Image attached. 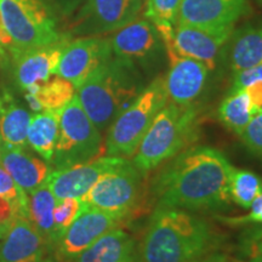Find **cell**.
Masks as SVG:
<instances>
[{
  "mask_svg": "<svg viewBox=\"0 0 262 262\" xmlns=\"http://www.w3.org/2000/svg\"><path fill=\"white\" fill-rule=\"evenodd\" d=\"M157 178L158 206L209 210L231 203L229 181L234 168L220 150L192 147L180 152Z\"/></svg>",
  "mask_w": 262,
  "mask_h": 262,
  "instance_id": "6da1fadb",
  "label": "cell"
},
{
  "mask_svg": "<svg viewBox=\"0 0 262 262\" xmlns=\"http://www.w3.org/2000/svg\"><path fill=\"white\" fill-rule=\"evenodd\" d=\"M211 241L203 219L183 209L158 206L141 243L140 262H194L208 254Z\"/></svg>",
  "mask_w": 262,
  "mask_h": 262,
  "instance_id": "7a4b0ae2",
  "label": "cell"
},
{
  "mask_svg": "<svg viewBox=\"0 0 262 262\" xmlns=\"http://www.w3.org/2000/svg\"><path fill=\"white\" fill-rule=\"evenodd\" d=\"M77 90L85 113L101 133L112 125L143 89L136 66L112 56Z\"/></svg>",
  "mask_w": 262,
  "mask_h": 262,
  "instance_id": "3957f363",
  "label": "cell"
},
{
  "mask_svg": "<svg viewBox=\"0 0 262 262\" xmlns=\"http://www.w3.org/2000/svg\"><path fill=\"white\" fill-rule=\"evenodd\" d=\"M198 131L195 108L169 101L141 141L134 155V165L142 173L158 168L194 143Z\"/></svg>",
  "mask_w": 262,
  "mask_h": 262,
  "instance_id": "277c9868",
  "label": "cell"
},
{
  "mask_svg": "<svg viewBox=\"0 0 262 262\" xmlns=\"http://www.w3.org/2000/svg\"><path fill=\"white\" fill-rule=\"evenodd\" d=\"M168 102L165 81L158 78L141 91L136 100L108 127L104 145L107 156L130 158L135 155L155 118Z\"/></svg>",
  "mask_w": 262,
  "mask_h": 262,
  "instance_id": "5b68a950",
  "label": "cell"
},
{
  "mask_svg": "<svg viewBox=\"0 0 262 262\" xmlns=\"http://www.w3.org/2000/svg\"><path fill=\"white\" fill-rule=\"evenodd\" d=\"M102 152V136L85 113L77 94L60 111L58 139L51 162L57 169L96 159Z\"/></svg>",
  "mask_w": 262,
  "mask_h": 262,
  "instance_id": "8992f818",
  "label": "cell"
},
{
  "mask_svg": "<svg viewBox=\"0 0 262 262\" xmlns=\"http://www.w3.org/2000/svg\"><path fill=\"white\" fill-rule=\"evenodd\" d=\"M0 14L15 54L61 40L55 19L41 0H0Z\"/></svg>",
  "mask_w": 262,
  "mask_h": 262,
  "instance_id": "52a82bcc",
  "label": "cell"
},
{
  "mask_svg": "<svg viewBox=\"0 0 262 262\" xmlns=\"http://www.w3.org/2000/svg\"><path fill=\"white\" fill-rule=\"evenodd\" d=\"M142 172L125 159L119 166L103 173L81 201L90 208L127 217L139 201Z\"/></svg>",
  "mask_w": 262,
  "mask_h": 262,
  "instance_id": "ba28073f",
  "label": "cell"
},
{
  "mask_svg": "<svg viewBox=\"0 0 262 262\" xmlns=\"http://www.w3.org/2000/svg\"><path fill=\"white\" fill-rule=\"evenodd\" d=\"M125 219V216L90 208L85 204L80 214L56 244L58 255L63 260L71 262L104 233L118 228Z\"/></svg>",
  "mask_w": 262,
  "mask_h": 262,
  "instance_id": "9c48e42d",
  "label": "cell"
},
{
  "mask_svg": "<svg viewBox=\"0 0 262 262\" xmlns=\"http://www.w3.org/2000/svg\"><path fill=\"white\" fill-rule=\"evenodd\" d=\"M142 8L143 0H86L73 32L78 34L116 32L139 18Z\"/></svg>",
  "mask_w": 262,
  "mask_h": 262,
  "instance_id": "30bf717a",
  "label": "cell"
},
{
  "mask_svg": "<svg viewBox=\"0 0 262 262\" xmlns=\"http://www.w3.org/2000/svg\"><path fill=\"white\" fill-rule=\"evenodd\" d=\"M113 56L110 39L83 38L68 42L55 74L71 81L75 89Z\"/></svg>",
  "mask_w": 262,
  "mask_h": 262,
  "instance_id": "8fae6325",
  "label": "cell"
},
{
  "mask_svg": "<svg viewBox=\"0 0 262 262\" xmlns=\"http://www.w3.org/2000/svg\"><path fill=\"white\" fill-rule=\"evenodd\" d=\"M125 159L111 156L98 157L90 162L55 170L49 173L45 183L56 199H81L103 173L119 166Z\"/></svg>",
  "mask_w": 262,
  "mask_h": 262,
  "instance_id": "7c38bea8",
  "label": "cell"
},
{
  "mask_svg": "<svg viewBox=\"0 0 262 262\" xmlns=\"http://www.w3.org/2000/svg\"><path fill=\"white\" fill-rule=\"evenodd\" d=\"M233 29L214 31L194 26H175L173 32L160 35L166 49H172L179 55L204 63L209 71L215 68V58Z\"/></svg>",
  "mask_w": 262,
  "mask_h": 262,
  "instance_id": "4fadbf2b",
  "label": "cell"
},
{
  "mask_svg": "<svg viewBox=\"0 0 262 262\" xmlns=\"http://www.w3.org/2000/svg\"><path fill=\"white\" fill-rule=\"evenodd\" d=\"M247 0H182L175 26L224 31L233 29L244 14Z\"/></svg>",
  "mask_w": 262,
  "mask_h": 262,
  "instance_id": "5bb4252c",
  "label": "cell"
},
{
  "mask_svg": "<svg viewBox=\"0 0 262 262\" xmlns=\"http://www.w3.org/2000/svg\"><path fill=\"white\" fill-rule=\"evenodd\" d=\"M170 70L164 79L169 101L178 104H192L201 95L208 78L209 68L202 62L179 55L166 49Z\"/></svg>",
  "mask_w": 262,
  "mask_h": 262,
  "instance_id": "9a60e30c",
  "label": "cell"
},
{
  "mask_svg": "<svg viewBox=\"0 0 262 262\" xmlns=\"http://www.w3.org/2000/svg\"><path fill=\"white\" fill-rule=\"evenodd\" d=\"M162 41L158 29L149 19H135L116 31L110 39L114 57L134 64L155 56Z\"/></svg>",
  "mask_w": 262,
  "mask_h": 262,
  "instance_id": "2e32d148",
  "label": "cell"
},
{
  "mask_svg": "<svg viewBox=\"0 0 262 262\" xmlns=\"http://www.w3.org/2000/svg\"><path fill=\"white\" fill-rule=\"evenodd\" d=\"M47 248L28 217L16 216L0 239V262H45Z\"/></svg>",
  "mask_w": 262,
  "mask_h": 262,
  "instance_id": "e0dca14e",
  "label": "cell"
},
{
  "mask_svg": "<svg viewBox=\"0 0 262 262\" xmlns=\"http://www.w3.org/2000/svg\"><path fill=\"white\" fill-rule=\"evenodd\" d=\"M68 42L67 39L62 38L51 45L31 49L16 55V79L19 86L27 90L32 85L50 79Z\"/></svg>",
  "mask_w": 262,
  "mask_h": 262,
  "instance_id": "ac0fdd59",
  "label": "cell"
},
{
  "mask_svg": "<svg viewBox=\"0 0 262 262\" xmlns=\"http://www.w3.org/2000/svg\"><path fill=\"white\" fill-rule=\"evenodd\" d=\"M0 164L27 194L44 183L50 173V168L44 160L29 155L26 148L9 147L2 141Z\"/></svg>",
  "mask_w": 262,
  "mask_h": 262,
  "instance_id": "d6986e66",
  "label": "cell"
},
{
  "mask_svg": "<svg viewBox=\"0 0 262 262\" xmlns=\"http://www.w3.org/2000/svg\"><path fill=\"white\" fill-rule=\"evenodd\" d=\"M135 241L122 228H113L71 262H135Z\"/></svg>",
  "mask_w": 262,
  "mask_h": 262,
  "instance_id": "ffe728a7",
  "label": "cell"
},
{
  "mask_svg": "<svg viewBox=\"0 0 262 262\" xmlns=\"http://www.w3.org/2000/svg\"><path fill=\"white\" fill-rule=\"evenodd\" d=\"M74 85L71 81L56 75L55 78L40 84L29 86L26 100L34 112L44 111H60L73 98Z\"/></svg>",
  "mask_w": 262,
  "mask_h": 262,
  "instance_id": "44dd1931",
  "label": "cell"
},
{
  "mask_svg": "<svg viewBox=\"0 0 262 262\" xmlns=\"http://www.w3.org/2000/svg\"><path fill=\"white\" fill-rule=\"evenodd\" d=\"M60 111H44L34 114L28 127V146L47 162H51L56 148Z\"/></svg>",
  "mask_w": 262,
  "mask_h": 262,
  "instance_id": "7402d4cb",
  "label": "cell"
},
{
  "mask_svg": "<svg viewBox=\"0 0 262 262\" xmlns=\"http://www.w3.org/2000/svg\"><path fill=\"white\" fill-rule=\"evenodd\" d=\"M55 204L56 198L45 182L28 194V220L37 228L48 247H55L56 244L54 226Z\"/></svg>",
  "mask_w": 262,
  "mask_h": 262,
  "instance_id": "603a6c76",
  "label": "cell"
},
{
  "mask_svg": "<svg viewBox=\"0 0 262 262\" xmlns=\"http://www.w3.org/2000/svg\"><path fill=\"white\" fill-rule=\"evenodd\" d=\"M262 63V27L238 32L231 50V68L238 72Z\"/></svg>",
  "mask_w": 262,
  "mask_h": 262,
  "instance_id": "cb8c5ba5",
  "label": "cell"
},
{
  "mask_svg": "<svg viewBox=\"0 0 262 262\" xmlns=\"http://www.w3.org/2000/svg\"><path fill=\"white\" fill-rule=\"evenodd\" d=\"M32 114L25 108L10 104L3 111L0 118V141L14 148H26L27 133Z\"/></svg>",
  "mask_w": 262,
  "mask_h": 262,
  "instance_id": "d4e9b609",
  "label": "cell"
},
{
  "mask_svg": "<svg viewBox=\"0 0 262 262\" xmlns=\"http://www.w3.org/2000/svg\"><path fill=\"white\" fill-rule=\"evenodd\" d=\"M219 117L225 126L241 136L254 117L253 104L248 91L242 90L229 94L219 108Z\"/></svg>",
  "mask_w": 262,
  "mask_h": 262,
  "instance_id": "484cf974",
  "label": "cell"
},
{
  "mask_svg": "<svg viewBox=\"0 0 262 262\" xmlns=\"http://www.w3.org/2000/svg\"><path fill=\"white\" fill-rule=\"evenodd\" d=\"M262 194V180L247 170H234L229 181L231 201L244 209L250 208L254 199Z\"/></svg>",
  "mask_w": 262,
  "mask_h": 262,
  "instance_id": "4316f807",
  "label": "cell"
},
{
  "mask_svg": "<svg viewBox=\"0 0 262 262\" xmlns=\"http://www.w3.org/2000/svg\"><path fill=\"white\" fill-rule=\"evenodd\" d=\"M84 202L79 198H64L56 199V204L54 209V226H55V237L56 244L58 243L62 235L67 231L77 216L84 209ZM55 244V247H56Z\"/></svg>",
  "mask_w": 262,
  "mask_h": 262,
  "instance_id": "83f0119b",
  "label": "cell"
},
{
  "mask_svg": "<svg viewBox=\"0 0 262 262\" xmlns=\"http://www.w3.org/2000/svg\"><path fill=\"white\" fill-rule=\"evenodd\" d=\"M182 0H147L146 17L156 27H175Z\"/></svg>",
  "mask_w": 262,
  "mask_h": 262,
  "instance_id": "f1b7e54d",
  "label": "cell"
},
{
  "mask_svg": "<svg viewBox=\"0 0 262 262\" xmlns=\"http://www.w3.org/2000/svg\"><path fill=\"white\" fill-rule=\"evenodd\" d=\"M0 196L11 203L16 216L28 217V194L0 164Z\"/></svg>",
  "mask_w": 262,
  "mask_h": 262,
  "instance_id": "f546056e",
  "label": "cell"
},
{
  "mask_svg": "<svg viewBox=\"0 0 262 262\" xmlns=\"http://www.w3.org/2000/svg\"><path fill=\"white\" fill-rule=\"evenodd\" d=\"M241 137L251 152L262 158V112L251 118Z\"/></svg>",
  "mask_w": 262,
  "mask_h": 262,
  "instance_id": "4dcf8cb0",
  "label": "cell"
},
{
  "mask_svg": "<svg viewBox=\"0 0 262 262\" xmlns=\"http://www.w3.org/2000/svg\"><path fill=\"white\" fill-rule=\"evenodd\" d=\"M257 81H262V63L247 68V70L234 72L229 94L247 90L249 86L257 83Z\"/></svg>",
  "mask_w": 262,
  "mask_h": 262,
  "instance_id": "1f68e13d",
  "label": "cell"
},
{
  "mask_svg": "<svg viewBox=\"0 0 262 262\" xmlns=\"http://www.w3.org/2000/svg\"><path fill=\"white\" fill-rule=\"evenodd\" d=\"M250 212L248 215L238 216V217H220L225 224L229 226H243L248 224H262V194H260L254 199V202L250 205Z\"/></svg>",
  "mask_w": 262,
  "mask_h": 262,
  "instance_id": "d6a6232c",
  "label": "cell"
},
{
  "mask_svg": "<svg viewBox=\"0 0 262 262\" xmlns=\"http://www.w3.org/2000/svg\"><path fill=\"white\" fill-rule=\"evenodd\" d=\"M15 217L16 214L11 203L0 196V237L3 238V235L6 233L10 224Z\"/></svg>",
  "mask_w": 262,
  "mask_h": 262,
  "instance_id": "836d02e7",
  "label": "cell"
},
{
  "mask_svg": "<svg viewBox=\"0 0 262 262\" xmlns=\"http://www.w3.org/2000/svg\"><path fill=\"white\" fill-rule=\"evenodd\" d=\"M248 94L250 96L251 104H253L254 116L262 112V81H257L251 86H249Z\"/></svg>",
  "mask_w": 262,
  "mask_h": 262,
  "instance_id": "e575fe53",
  "label": "cell"
},
{
  "mask_svg": "<svg viewBox=\"0 0 262 262\" xmlns=\"http://www.w3.org/2000/svg\"><path fill=\"white\" fill-rule=\"evenodd\" d=\"M6 51L12 52V55H14L15 47H14V42H12L11 37H10L8 31H6L2 14H0V55H3Z\"/></svg>",
  "mask_w": 262,
  "mask_h": 262,
  "instance_id": "d590c367",
  "label": "cell"
},
{
  "mask_svg": "<svg viewBox=\"0 0 262 262\" xmlns=\"http://www.w3.org/2000/svg\"><path fill=\"white\" fill-rule=\"evenodd\" d=\"M194 262H227V256L220 253L205 254L204 256L199 257Z\"/></svg>",
  "mask_w": 262,
  "mask_h": 262,
  "instance_id": "8d00e7d4",
  "label": "cell"
},
{
  "mask_svg": "<svg viewBox=\"0 0 262 262\" xmlns=\"http://www.w3.org/2000/svg\"><path fill=\"white\" fill-rule=\"evenodd\" d=\"M249 242L253 244H256L258 241H261L262 239V226L261 227H257V228H254L253 231H251V233L249 234Z\"/></svg>",
  "mask_w": 262,
  "mask_h": 262,
  "instance_id": "74e56055",
  "label": "cell"
},
{
  "mask_svg": "<svg viewBox=\"0 0 262 262\" xmlns=\"http://www.w3.org/2000/svg\"><path fill=\"white\" fill-rule=\"evenodd\" d=\"M247 262H262V254H256Z\"/></svg>",
  "mask_w": 262,
  "mask_h": 262,
  "instance_id": "f35d334b",
  "label": "cell"
},
{
  "mask_svg": "<svg viewBox=\"0 0 262 262\" xmlns=\"http://www.w3.org/2000/svg\"><path fill=\"white\" fill-rule=\"evenodd\" d=\"M258 2H260V3H261V4H262V0H258Z\"/></svg>",
  "mask_w": 262,
  "mask_h": 262,
  "instance_id": "ab89813d",
  "label": "cell"
},
{
  "mask_svg": "<svg viewBox=\"0 0 262 262\" xmlns=\"http://www.w3.org/2000/svg\"><path fill=\"white\" fill-rule=\"evenodd\" d=\"M0 239H2V237H0Z\"/></svg>",
  "mask_w": 262,
  "mask_h": 262,
  "instance_id": "60d3db41",
  "label": "cell"
},
{
  "mask_svg": "<svg viewBox=\"0 0 262 262\" xmlns=\"http://www.w3.org/2000/svg\"><path fill=\"white\" fill-rule=\"evenodd\" d=\"M45 262H48V261H45Z\"/></svg>",
  "mask_w": 262,
  "mask_h": 262,
  "instance_id": "b9f144b4",
  "label": "cell"
},
{
  "mask_svg": "<svg viewBox=\"0 0 262 262\" xmlns=\"http://www.w3.org/2000/svg\"><path fill=\"white\" fill-rule=\"evenodd\" d=\"M139 262H140V261H139Z\"/></svg>",
  "mask_w": 262,
  "mask_h": 262,
  "instance_id": "7bdbcfd3",
  "label": "cell"
}]
</instances>
